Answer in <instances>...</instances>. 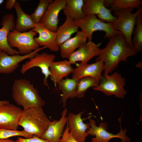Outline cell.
<instances>
[{
	"label": "cell",
	"mask_w": 142,
	"mask_h": 142,
	"mask_svg": "<svg viewBox=\"0 0 142 142\" xmlns=\"http://www.w3.org/2000/svg\"><path fill=\"white\" fill-rule=\"evenodd\" d=\"M106 47L100 49L98 61L102 60L104 63L103 75L109 74L118 67L121 62H126L128 57L133 56L138 52L134 48L128 47L125 38L121 33L109 38Z\"/></svg>",
	"instance_id": "obj_1"
},
{
	"label": "cell",
	"mask_w": 142,
	"mask_h": 142,
	"mask_svg": "<svg viewBox=\"0 0 142 142\" xmlns=\"http://www.w3.org/2000/svg\"><path fill=\"white\" fill-rule=\"evenodd\" d=\"M12 97L16 103L23 109L42 107L45 102L30 81L24 79L15 80L12 87Z\"/></svg>",
	"instance_id": "obj_2"
},
{
	"label": "cell",
	"mask_w": 142,
	"mask_h": 142,
	"mask_svg": "<svg viewBox=\"0 0 142 142\" xmlns=\"http://www.w3.org/2000/svg\"><path fill=\"white\" fill-rule=\"evenodd\" d=\"M51 121L42 107H32L22 110L18 124L27 132L40 138Z\"/></svg>",
	"instance_id": "obj_3"
},
{
	"label": "cell",
	"mask_w": 142,
	"mask_h": 142,
	"mask_svg": "<svg viewBox=\"0 0 142 142\" xmlns=\"http://www.w3.org/2000/svg\"><path fill=\"white\" fill-rule=\"evenodd\" d=\"M134 8H130L114 10L113 12L116 18L112 23L113 29L122 33L125 38L127 46L131 48H134L131 36L135 26L136 18L138 15L142 11V7L141 6L135 12L132 13V12Z\"/></svg>",
	"instance_id": "obj_4"
},
{
	"label": "cell",
	"mask_w": 142,
	"mask_h": 142,
	"mask_svg": "<svg viewBox=\"0 0 142 142\" xmlns=\"http://www.w3.org/2000/svg\"><path fill=\"white\" fill-rule=\"evenodd\" d=\"M74 22L75 25L86 34L89 41H91L93 33L96 31L104 32L105 33V38L109 39L121 33L113 29L112 23L101 21L95 14L88 15L82 19L74 21Z\"/></svg>",
	"instance_id": "obj_5"
},
{
	"label": "cell",
	"mask_w": 142,
	"mask_h": 142,
	"mask_svg": "<svg viewBox=\"0 0 142 142\" xmlns=\"http://www.w3.org/2000/svg\"><path fill=\"white\" fill-rule=\"evenodd\" d=\"M125 84V79L121 74L115 72L111 75H103L99 85L93 88L107 95H113L117 98L123 99L127 93L124 88Z\"/></svg>",
	"instance_id": "obj_6"
},
{
	"label": "cell",
	"mask_w": 142,
	"mask_h": 142,
	"mask_svg": "<svg viewBox=\"0 0 142 142\" xmlns=\"http://www.w3.org/2000/svg\"><path fill=\"white\" fill-rule=\"evenodd\" d=\"M37 33L32 30L20 32L14 29L9 32L8 42L12 48H17L19 54L22 55L28 54L39 48L34 39Z\"/></svg>",
	"instance_id": "obj_7"
},
{
	"label": "cell",
	"mask_w": 142,
	"mask_h": 142,
	"mask_svg": "<svg viewBox=\"0 0 142 142\" xmlns=\"http://www.w3.org/2000/svg\"><path fill=\"white\" fill-rule=\"evenodd\" d=\"M121 116L118 119L120 125V131L116 134H113L107 131V124L106 123L101 122L97 126L95 120L89 117L90 127L87 130V132L89 135L95 136L91 139V142H109L111 139L116 138L120 139L122 142L130 141L131 139L126 135L127 130L126 128L123 129L122 128L121 123Z\"/></svg>",
	"instance_id": "obj_8"
},
{
	"label": "cell",
	"mask_w": 142,
	"mask_h": 142,
	"mask_svg": "<svg viewBox=\"0 0 142 142\" xmlns=\"http://www.w3.org/2000/svg\"><path fill=\"white\" fill-rule=\"evenodd\" d=\"M55 58V55L53 54L45 52L40 54L37 53L34 57L30 58L29 61L22 65L21 70V73L23 74L32 68L38 67L44 76L43 79L44 84L48 86L47 79L50 74L49 67L51 64L54 61Z\"/></svg>",
	"instance_id": "obj_9"
},
{
	"label": "cell",
	"mask_w": 142,
	"mask_h": 142,
	"mask_svg": "<svg viewBox=\"0 0 142 142\" xmlns=\"http://www.w3.org/2000/svg\"><path fill=\"white\" fill-rule=\"evenodd\" d=\"M22 110L9 103L0 105V129L17 130Z\"/></svg>",
	"instance_id": "obj_10"
},
{
	"label": "cell",
	"mask_w": 142,
	"mask_h": 142,
	"mask_svg": "<svg viewBox=\"0 0 142 142\" xmlns=\"http://www.w3.org/2000/svg\"><path fill=\"white\" fill-rule=\"evenodd\" d=\"M43 46L27 55L19 54L11 55L0 49V74H10L14 72L18 67L20 62L34 56L36 53L46 48Z\"/></svg>",
	"instance_id": "obj_11"
},
{
	"label": "cell",
	"mask_w": 142,
	"mask_h": 142,
	"mask_svg": "<svg viewBox=\"0 0 142 142\" xmlns=\"http://www.w3.org/2000/svg\"><path fill=\"white\" fill-rule=\"evenodd\" d=\"M104 0H84L83 11L85 16L93 14L97 15L101 21L107 23H113L116 17L111 13L110 9L104 6Z\"/></svg>",
	"instance_id": "obj_12"
},
{
	"label": "cell",
	"mask_w": 142,
	"mask_h": 142,
	"mask_svg": "<svg viewBox=\"0 0 142 142\" xmlns=\"http://www.w3.org/2000/svg\"><path fill=\"white\" fill-rule=\"evenodd\" d=\"M104 69V63L102 60L91 64L80 63L77 64L76 67L74 69L72 78L78 80L85 77H90L99 82Z\"/></svg>",
	"instance_id": "obj_13"
},
{
	"label": "cell",
	"mask_w": 142,
	"mask_h": 142,
	"mask_svg": "<svg viewBox=\"0 0 142 142\" xmlns=\"http://www.w3.org/2000/svg\"><path fill=\"white\" fill-rule=\"evenodd\" d=\"M83 111L77 114L72 113H68L67 124L70 131L74 138L79 142H85L89 135L87 130L90 127L89 123H85L82 118Z\"/></svg>",
	"instance_id": "obj_14"
},
{
	"label": "cell",
	"mask_w": 142,
	"mask_h": 142,
	"mask_svg": "<svg viewBox=\"0 0 142 142\" xmlns=\"http://www.w3.org/2000/svg\"><path fill=\"white\" fill-rule=\"evenodd\" d=\"M66 0H55L49 5L40 21L50 30L55 32L58 28V17L66 4Z\"/></svg>",
	"instance_id": "obj_15"
},
{
	"label": "cell",
	"mask_w": 142,
	"mask_h": 142,
	"mask_svg": "<svg viewBox=\"0 0 142 142\" xmlns=\"http://www.w3.org/2000/svg\"><path fill=\"white\" fill-rule=\"evenodd\" d=\"M14 18L12 13H8L3 17L1 23L0 29V49L12 55L19 54V52L12 48L9 45L7 38L9 32L15 29Z\"/></svg>",
	"instance_id": "obj_16"
},
{
	"label": "cell",
	"mask_w": 142,
	"mask_h": 142,
	"mask_svg": "<svg viewBox=\"0 0 142 142\" xmlns=\"http://www.w3.org/2000/svg\"><path fill=\"white\" fill-rule=\"evenodd\" d=\"M101 44L100 43L96 44L92 41H88L72 54L68 60L71 64H75L78 61H80L83 63H87L93 57L99 55Z\"/></svg>",
	"instance_id": "obj_17"
},
{
	"label": "cell",
	"mask_w": 142,
	"mask_h": 142,
	"mask_svg": "<svg viewBox=\"0 0 142 142\" xmlns=\"http://www.w3.org/2000/svg\"><path fill=\"white\" fill-rule=\"evenodd\" d=\"M32 30L39 34V36L35 37L34 39L39 46L45 47L52 52H57L59 50L56 41V32L50 30L40 22L36 24Z\"/></svg>",
	"instance_id": "obj_18"
},
{
	"label": "cell",
	"mask_w": 142,
	"mask_h": 142,
	"mask_svg": "<svg viewBox=\"0 0 142 142\" xmlns=\"http://www.w3.org/2000/svg\"><path fill=\"white\" fill-rule=\"evenodd\" d=\"M68 110L65 108L61 113V116L58 120L51 121L44 133L40 138L48 140L49 142H59L63 132L65 126L67 123Z\"/></svg>",
	"instance_id": "obj_19"
},
{
	"label": "cell",
	"mask_w": 142,
	"mask_h": 142,
	"mask_svg": "<svg viewBox=\"0 0 142 142\" xmlns=\"http://www.w3.org/2000/svg\"><path fill=\"white\" fill-rule=\"evenodd\" d=\"M74 70L71 64L68 60L53 62L49 67V76L54 86L56 87L64 78L66 77L72 73Z\"/></svg>",
	"instance_id": "obj_20"
},
{
	"label": "cell",
	"mask_w": 142,
	"mask_h": 142,
	"mask_svg": "<svg viewBox=\"0 0 142 142\" xmlns=\"http://www.w3.org/2000/svg\"><path fill=\"white\" fill-rule=\"evenodd\" d=\"M87 37L82 31H78L76 35L66 41L59 46L60 55L63 58L68 59L77 48L86 43Z\"/></svg>",
	"instance_id": "obj_21"
},
{
	"label": "cell",
	"mask_w": 142,
	"mask_h": 142,
	"mask_svg": "<svg viewBox=\"0 0 142 142\" xmlns=\"http://www.w3.org/2000/svg\"><path fill=\"white\" fill-rule=\"evenodd\" d=\"M79 80L66 77L58 84V89L62 92L60 103H62L64 107L66 105L68 98L73 99L76 97V93Z\"/></svg>",
	"instance_id": "obj_22"
},
{
	"label": "cell",
	"mask_w": 142,
	"mask_h": 142,
	"mask_svg": "<svg viewBox=\"0 0 142 142\" xmlns=\"http://www.w3.org/2000/svg\"><path fill=\"white\" fill-rule=\"evenodd\" d=\"M14 7L17 15V19L15 29L20 32H23L33 28L36 24L30 15L25 13L23 10L19 2L16 1Z\"/></svg>",
	"instance_id": "obj_23"
},
{
	"label": "cell",
	"mask_w": 142,
	"mask_h": 142,
	"mask_svg": "<svg viewBox=\"0 0 142 142\" xmlns=\"http://www.w3.org/2000/svg\"><path fill=\"white\" fill-rule=\"evenodd\" d=\"M79 28L75 24L74 21L69 17H67L64 23L58 28L55 32L56 41L59 46L70 38L72 35L78 31Z\"/></svg>",
	"instance_id": "obj_24"
},
{
	"label": "cell",
	"mask_w": 142,
	"mask_h": 142,
	"mask_svg": "<svg viewBox=\"0 0 142 142\" xmlns=\"http://www.w3.org/2000/svg\"><path fill=\"white\" fill-rule=\"evenodd\" d=\"M84 5L83 0H66L63 13L66 17L74 21L82 19L85 16L83 11Z\"/></svg>",
	"instance_id": "obj_25"
},
{
	"label": "cell",
	"mask_w": 142,
	"mask_h": 142,
	"mask_svg": "<svg viewBox=\"0 0 142 142\" xmlns=\"http://www.w3.org/2000/svg\"><path fill=\"white\" fill-rule=\"evenodd\" d=\"M142 4L141 0H104L105 7H110L111 12L115 9H124L130 8H139Z\"/></svg>",
	"instance_id": "obj_26"
},
{
	"label": "cell",
	"mask_w": 142,
	"mask_h": 142,
	"mask_svg": "<svg viewBox=\"0 0 142 142\" xmlns=\"http://www.w3.org/2000/svg\"><path fill=\"white\" fill-rule=\"evenodd\" d=\"M99 83L96 79L90 77H85L80 79L77 89L76 97L81 98L83 97L89 88L96 87Z\"/></svg>",
	"instance_id": "obj_27"
},
{
	"label": "cell",
	"mask_w": 142,
	"mask_h": 142,
	"mask_svg": "<svg viewBox=\"0 0 142 142\" xmlns=\"http://www.w3.org/2000/svg\"><path fill=\"white\" fill-rule=\"evenodd\" d=\"M142 12L137 15L136 21L134 36L131 41L134 48L138 52L142 51Z\"/></svg>",
	"instance_id": "obj_28"
},
{
	"label": "cell",
	"mask_w": 142,
	"mask_h": 142,
	"mask_svg": "<svg viewBox=\"0 0 142 142\" xmlns=\"http://www.w3.org/2000/svg\"><path fill=\"white\" fill-rule=\"evenodd\" d=\"M53 0H40L39 4L33 12L30 15L31 18L36 23L40 22L41 18L45 13L49 4Z\"/></svg>",
	"instance_id": "obj_29"
},
{
	"label": "cell",
	"mask_w": 142,
	"mask_h": 142,
	"mask_svg": "<svg viewBox=\"0 0 142 142\" xmlns=\"http://www.w3.org/2000/svg\"><path fill=\"white\" fill-rule=\"evenodd\" d=\"M32 135L24 130L22 131L17 130L0 129V139H8L9 138L16 136H23L25 138L32 137Z\"/></svg>",
	"instance_id": "obj_30"
},
{
	"label": "cell",
	"mask_w": 142,
	"mask_h": 142,
	"mask_svg": "<svg viewBox=\"0 0 142 142\" xmlns=\"http://www.w3.org/2000/svg\"><path fill=\"white\" fill-rule=\"evenodd\" d=\"M59 142H79L74 138L70 131L67 123Z\"/></svg>",
	"instance_id": "obj_31"
},
{
	"label": "cell",
	"mask_w": 142,
	"mask_h": 142,
	"mask_svg": "<svg viewBox=\"0 0 142 142\" xmlns=\"http://www.w3.org/2000/svg\"><path fill=\"white\" fill-rule=\"evenodd\" d=\"M16 140L18 142H49L47 140L41 139L35 135L29 138H23L18 137Z\"/></svg>",
	"instance_id": "obj_32"
},
{
	"label": "cell",
	"mask_w": 142,
	"mask_h": 142,
	"mask_svg": "<svg viewBox=\"0 0 142 142\" xmlns=\"http://www.w3.org/2000/svg\"><path fill=\"white\" fill-rule=\"evenodd\" d=\"M16 1L15 0H7L5 5L6 8L8 10H11L14 6Z\"/></svg>",
	"instance_id": "obj_33"
},
{
	"label": "cell",
	"mask_w": 142,
	"mask_h": 142,
	"mask_svg": "<svg viewBox=\"0 0 142 142\" xmlns=\"http://www.w3.org/2000/svg\"><path fill=\"white\" fill-rule=\"evenodd\" d=\"M0 142H18L17 140L14 141L12 139H0Z\"/></svg>",
	"instance_id": "obj_34"
},
{
	"label": "cell",
	"mask_w": 142,
	"mask_h": 142,
	"mask_svg": "<svg viewBox=\"0 0 142 142\" xmlns=\"http://www.w3.org/2000/svg\"><path fill=\"white\" fill-rule=\"evenodd\" d=\"M10 102L7 100H0V105L8 104Z\"/></svg>",
	"instance_id": "obj_35"
},
{
	"label": "cell",
	"mask_w": 142,
	"mask_h": 142,
	"mask_svg": "<svg viewBox=\"0 0 142 142\" xmlns=\"http://www.w3.org/2000/svg\"><path fill=\"white\" fill-rule=\"evenodd\" d=\"M136 66L137 67L139 68H141V67H142V62H138L136 64Z\"/></svg>",
	"instance_id": "obj_36"
},
{
	"label": "cell",
	"mask_w": 142,
	"mask_h": 142,
	"mask_svg": "<svg viewBox=\"0 0 142 142\" xmlns=\"http://www.w3.org/2000/svg\"><path fill=\"white\" fill-rule=\"evenodd\" d=\"M3 0H0V4L4 2Z\"/></svg>",
	"instance_id": "obj_37"
}]
</instances>
